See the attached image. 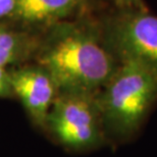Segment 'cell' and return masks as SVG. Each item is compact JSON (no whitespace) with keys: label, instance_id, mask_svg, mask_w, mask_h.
Here are the masks:
<instances>
[{"label":"cell","instance_id":"cell-6","mask_svg":"<svg viewBox=\"0 0 157 157\" xmlns=\"http://www.w3.org/2000/svg\"><path fill=\"white\" fill-rule=\"evenodd\" d=\"M81 2L82 0H17L15 7L26 20L39 21L70 13Z\"/></svg>","mask_w":157,"mask_h":157},{"label":"cell","instance_id":"cell-4","mask_svg":"<svg viewBox=\"0 0 157 157\" xmlns=\"http://www.w3.org/2000/svg\"><path fill=\"white\" fill-rule=\"evenodd\" d=\"M106 41L121 62H136L157 74V17L149 9L119 10Z\"/></svg>","mask_w":157,"mask_h":157},{"label":"cell","instance_id":"cell-5","mask_svg":"<svg viewBox=\"0 0 157 157\" xmlns=\"http://www.w3.org/2000/svg\"><path fill=\"white\" fill-rule=\"evenodd\" d=\"M11 85L25 106L38 119L46 117L54 94L53 82L37 71H21L11 78Z\"/></svg>","mask_w":157,"mask_h":157},{"label":"cell","instance_id":"cell-8","mask_svg":"<svg viewBox=\"0 0 157 157\" xmlns=\"http://www.w3.org/2000/svg\"><path fill=\"white\" fill-rule=\"evenodd\" d=\"M15 40L10 34L0 31V50L14 52Z\"/></svg>","mask_w":157,"mask_h":157},{"label":"cell","instance_id":"cell-10","mask_svg":"<svg viewBox=\"0 0 157 157\" xmlns=\"http://www.w3.org/2000/svg\"><path fill=\"white\" fill-rule=\"evenodd\" d=\"M14 52L11 51H2L0 50V67H3L5 64L10 62L13 58Z\"/></svg>","mask_w":157,"mask_h":157},{"label":"cell","instance_id":"cell-2","mask_svg":"<svg viewBox=\"0 0 157 157\" xmlns=\"http://www.w3.org/2000/svg\"><path fill=\"white\" fill-rule=\"evenodd\" d=\"M103 88L98 94L103 127L121 142L132 140L157 104V74L124 61Z\"/></svg>","mask_w":157,"mask_h":157},{"label":"cell","instance_id":"cell-3","mask_svg":"<svg viewBox=\"0 0 157 157\" xmlns=\"http://www.w3.org/2000/svg\"><path fill=\"white\" fill-rule=\"evenodd\" d=\"M50 124L71 148L89 149L100 144L104 127L97 93H67L53 108Z\"/></svg>","mask_w":157,"mask_h":157},{"label":"cell","instance_id":"cell-11","mask_svg":"<svg viewBox=\"0 0 157 157\" xmlns=\"http://www.w3.org/2000/svg\"><path fill=\"white\" fill-rule=\"evenodd\" d=\"M5 87V74L2 67H0V93L3 92Z\"/></svg>","mask_w":157,"mask_h":157},{"label":"cell","instance_id":"cell-1","mask_svg":"<svg viewBox=\"0 0 157 157\" xmlns=\"http://www.w3.org/2000/svg\"><path fill=\"white\" fill-rule=\"evenodd\" d=\"M53 84L67 93L95 94L121 65L110 46L94 31L71 29L44 59Z\"/></svg>","mask_w":157,"mask_h":157},{"label":"cell","instance_id":"cell-9","mask_svg":"<svg viewBox=\"0 0 157 157\" xmlns=\"http://www.w3.org/2000/svg\"><path fill=\"white\" fill-rule=\"evenodd\" d=\"M17 6V0H0V17L6 15Z\"/></svg>","mask_w":157,"mask_h":157},{"label":"cell","instance_id":"cell-7","mask_svg":"<svg viewBox=\"0 0 157 157\" xmlns=\"http://www.w3.org/2000/svg\"><path fill=\"white\" fill-rule=\"evenodd\" d=\"M119 10H135V9H148L145 0H113Z\"/></svg>","mask_w":157,"mask_h":157}]
</instances>
